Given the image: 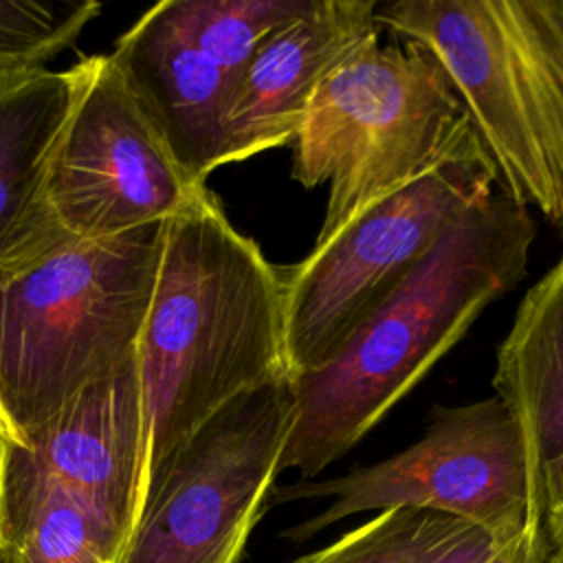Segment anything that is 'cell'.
<instances>
[{
  "instance_id": "6da1fadb",
  "label": "cell",
  "mask_w": 563,
  "mask_h": 563,
  "mask_svg": "<svg viewBox=\"0 0 563 563\" xmlns=\"http://www.w3.org/2000/svg\"><path fill=\"white\" fill-rule=\"evenodd\" d=\"M534 240L528 207L504 194L462 213L325 363L292 378L279 473L314 479L350 453L528 275Z\"/></svg>"
},
{
  "instance_id": "7a4b0ae2",
  "label": "cell",
  "mask_w": 563,
  "mask_h": 563,
  "mask_svg": "<svg viewBox=\"0 0 563 563\" xmlns=\"http://www.w3.org/2000/svg\"><path fill=\"white\" fill-rule=\"evenodd\" d=\"M136 358L147 475L227 402L290 378L282 266L229 222L207 185L165 222Z\"/></svg>"
},
{
  "instance_id": "3957f363",
  "label": "cell",
  "mask_w": 563,
  "mask_h": 563,
  "mask_svg": "<svg viewBox=\"0 0 563 563\" xmlns=\"http://www.w3.org/2000/svg\"><path fill=\"white\" fill-rule=\"evenodd\" d=\"M376 22L438 59L504 196L563 216V0L378 2Z\"/></svg>"
},
{
  "instance_id": "277c9868",
  "label": "cell",
  "mask_w": 563,
  "mask_h": 563,
  "mask_svg": "<svg viewBox=\"0 0 563 563\" xmlns=\"http://www.w3.org/2000/svg\"><path fill=\"white\" fill-rule=\"evenodd\" d=\"M165 222L64 238L0 275V402L15 440L136 354Z\"/></svg>"
},
{
  "instance_id": "5b68a950",
  "label": "cell",
  "mask_w": 563,
  "mask_h": 563,
  "mask_svg": "<svg viewBox=\"0 0 563 563\" xmlns=\"http://www.w3.org/2000/svg\"><path fill=\"white\" fill-rule=\"evenodd\" d=\"M473 130L446 73L418 46L374 42L314 90L295 136L290 176L328 185L312 249L451 154Z\"/></svg>"
},
{
  "instance_id": "8992f818",
  "label": "cell",
  "mask_w": 563,
  "mask_h": 563,
  "mask_svg": "<svg viewBox=\"0 0 563 563\" xmlns=\"http://www.w3.org/2000/svg\"><path fill=\"white\" fill-rule=\"evenodd\" d=\"M328 499L317 515L282 530L303 543L336 521L391 508L433 510L510 543L543 526V477L530 442L497 398L435 405L427 431L407 449L328 479L275 486L268 506Z\"/></svg>"
},
{
  "instance_id": "52a82bcc",
  "label": "cell",
  "mask_w": 563,
  "mask_h": 563,
  "mask_svg": "<svg viewBox=\"0 0 563 563\" xmlns=\"http://www.w3.org/2000/svg\"><path fill=\"white\" fill-rule=\"evenodd\" d=\"M497 172L475 132L413 183L284 273L290 378L325 363L409 277L446 229L495 191Z\"/></svg>"
},
{
  "instance_id": "ba28073f",
  "label": "cell",
  "mask_w": 563,
  "mask_h": 563,
  "mask_svg": "<svg viewBox=\"0 0 563 563\" xmlns=\"http://www.w3.org/2000/svg\"><path fill=\"white\" fill-rule=\"evenodd\" d=\"M295 411L292 378H279L209 416L150 471L114 563H238L282 475Z\"/></svg>"
},
{
  "instance_id": "9c48e42d",
  "label": "cell",
  "mask_w": 563,
  "mask_h": 563,
  "mask_svg": "<svg viewBox=\"0 0 563 563\" xmlns=\"http://www.w3.org/2000/svg\"><path fill=\"white\" fill-rule=\"evenodd\" d=\"M77 70V92L46 169L51 220L73 240L169 220L205 185L176 163L110 53L81 59Z\"/></svg>"
},
{
  "instance_id": "30bf717a",
  "label": "cell",
  "mask_w": 563,
  "mask_h": 563,
  "mask_svg": "<svg viewBox=\"0 0 563 563\" xmlns=\"http://www.w3.org/2000/svg\"><path fill=\"white\" fill-rule=\"evenodd\" d=\"M26 455L106 530L117 556L145 493L147 424L136 354L18 438Z\"/></svg>"
},
{
  "instance_id": "8fae6325",
  "label": "cell",
  "mask_w": 563,
  "mask_h": 563,
  "mask_svg": "<svg viewBox=\"0 0 563 563\" xmlns=\"http://www.w3.org/2000/svg\"><path fill=\"white\" fill-rule=\"evenodd\" d=\"M376 7L374 0H314L257 48L229 106L222 165L295 141L319 84L378 42Z\"/></svg>"
},
{
  "instance_id": "7c38bea8",
  "label": "cell",
  "mask_w": 563,
  "mask_h": 563,
  "mask_svg": "<svg viewBox=\"0 0 563 563\" xmlns=\"http://www.w3.org/2000/svg\"><path fill=\"white\" fill-rule=\"evenodd\" d=\"M183 172L198 185L222 165L235 84L178 22L172 0L147 9L110 53Z\"/></svg>"
},
{
  "instance_id": "4fadbf2b",
  "label": "cell",
  "mask_w": 563,
  "mask_h": 563,
  "mask_svg": "<svg viewBox=\"0 0 563 563\" xmlns=\"http://www.w3.org/2000/svg\"><path fill=\"white\" fill-rule=\"evenodd\" d=\"M77 84V64L0 79V275L66 238L48 216L44 185Z\"/></svg>"
},
{
  "instance_id": "5bb4252c",
  "label": "cell",
  "mask_w": 563,
  "mask_h": 563,
  "mask_svg": "<svg viewBox=\"0 0 563 563\" xmlns=\"http://www.w3.org/2000/svg\"><path fill=\"white\" fill-rule=\"evenodd\" d=\"M493 387L545 477L563 460V255L523 295L497 347Z\"/></svg>"
},
{
  "instance_id": "9a60e30c",
  "label": "cell",
  "mask_w": 563,
  "mask_h": 563,
  "mask_svg": "<svg viewBox=\"0 0 563 563\" xmlns=\"http://www.w3.org/2000/svg\"><path fill=\"white\" fill-rule=\"evenodd\" d=\"M0 545L18 563H114L101 523L53 482L18 440L2 442Z\"/></svg>"
},
{
  "instance_id": "2e32d148",
  "label": "cell",
  "mask_w": 563,
  "mask_h": 563,
  "mask_svg": "<svg viewBox=\"0 0 563 563\" xmlns=\"http://www.w3.org/2000/svg\"><path fill=\"white\" fill-rule=\"evenodd\" d=\"M501 545L457 517L391 508L292 563H486Z\"/></svg>"
},
{
  "instance_id": "e0dca14e",
  "label": "cell",
  "mask_w": 563,
  "mask_h": 563,
  "mask_svg": "<svg viewBox=\"0 0 563 563\" xmlns=\"http://www.w3.org/2000/svg\"><path fill=\"white\" fill-rule=\"evenodd\" d=\"M314 0H172L189 37L240 84L257 48L299 20Z\"/></svg>"
},
{
  "instance_id": "ac0fdd59",
  "label": "cell",
  "mask_w": 563,
  "mask_h": 563,
  "mask_svg": "<svg viewBox=\"0 0 563 563\" xmlns=\"http://www.w3.org/2000/svg\"><path fill=\"white\" fill-rule=\"evenodd\" d=\"M99 11L95 0H0V79L44 70Z\"/></svg>"
},
{
  "instance_id": "d6986e66",
  "label": "cell",
  "mask_w": 563,
  "mask_h": 563,
  "mask_svg": "<svg viewBox=\"0 0 563 563\" xmlns=\"http://www.w3.org/2000/svg\"><path fill=\"white\" fill-rule=\"evenodd\" d=\"M543 532L554 559L563 563V460L543 477Z\"/></svg>"
},
{
  "instance_id": "ffe728a7",
  "label": "cell",
  "mask_w": 563,
  "mask_h": 563,
  "mask_svg": "<svg viewBox=\"0 0 563 563\" xmlns=\"http://www.w3.org/2000/svg\"><path fill=\"white\" fill-rule=\"evenodd\" d=\"M486 563H559L550 550L543 526L530 528L526 534L501 545Z\"/></svg>"
},
{
  "instance_id": "44dd1931",
  "label": "cell",
  "mask_w": 563,
  "mask_h": 563,
  "mask_svg": "<svg viewBox=\"0 0 563 563\" xmlns=\"http://www.w3.org/2000/svg\"><path fill=\"white\" fill-rule=\"evenodd\" d=\"M0 440L4 442V440H15L13 438V429H11V424H9V420H7V413H4V409H2V402H0Z\"/></svg>"
},
{
  "instance_id": "7402d4cb",
  "label": "cell",
  "mask_w": 563,
  "mask_h": 563,
  "mask_svg": "<svg viewBox=\"0 0 563 563\" xmlns=\"http://www.w3.org/2000/svg\"><path fill=\"white\" fill-rule=\"evenodd\" d=\"M0 563H18V561L13 559L11 552H7V550L0 545Z\"/></svg>"
},
{
  "instance_id": "603a6c76",
  "label": "cell",
  "mask_w": 563,
  "mask_h": 563,
  "mask_svg": "<svg viewBox=\"0 0 563 563\" xmlns=\"http://www.w3.org/2000/svg\"><path fill=\"white\" fill-rule=\"evenodd\" d=\"M552 227H554V229L561 233V238H563V216H561V220H559V222H554Z\"/></svg>"
},
{
  "instance_id": "cb8c5ba5",
  "label": "cell",
  "mask_w": 563,
  "mask_h": 563,
  "mask_svg": "<svg viewBox=\"0 0 563 563\" xmlns=\"http://www.w3.org/2000/svg\"><path fill=\"white\" fill-rule=\"evenodd\" d=\"M0 460H2V440H0Z\"/></svg>"
}]
</instances>
